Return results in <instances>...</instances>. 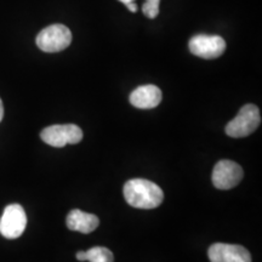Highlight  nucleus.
Returning <instances> with one entry per match:
<instances>
[{"instance_id":"1","label":"nucleus","mask_w":262,"mask_h":262,"mask_svg":"<svg viewBox=\"0 0 262 262\" xmlns=\"http://www.w3.org/2000/svg\"><path fill=\"white\" fill-rule=\"evenodd\" d=\"M124 198L136 209H156L163 203L164 192L155 182L146 179H133L124 185Z\"/></svg>"},{"instance_id":"2","label":"nucleus","mask_w":262,"mask_h":262,"mask_svg":"<svg viewBox=\"0 0 262 262\" xmlns=\"http://www.w3.org/2000/svg\"><path fill=\"white\" fill-rule=\"evenodd\" d=\"M261 124L260 110L255 104H245L237 117L226 125V134L233 139H242L255 133Z\"/></svg>"},{"instance_id":"3","label":"nucleus","mask_w":262,"mask_h":262,"mask_svg":"<svg viewBox=\"0 0 262 262\" xmlns=\"http://www.w3.org/2000/svg\"><path fill=\"white\" fill-rule=\"evenodd\" d=\"M83 130L75 124L51 125L40 133L41 140L49 146L61 148L66 145H77L83 140Z\"/></svg>"},{"instance_id":"4","label":"nucleus","mask_w":262,"mask_h":262,"mask_svg":"<svg viewBox=\"0 0 262 262\" xmlns=\"http://www.w3.org/2000/svg\"><path fill=\"white\" fill-rule=\"evenodd\" d=\"M72 42L70 28L63 25H51L44 28L37 37V45L44 52H60Z\"/></svg>"},{"instance_id":"5","label":"nucleus","mask_w":262,"mask_h":262,"mask_svg":"<svg viewBox=\"0 0 262 262\" xmlns=\"http://www.w3.org/2000/svg\"><path fill=\"white\" fill-rule=\"evenodd\" d=\"M188 48L195 56L205 60H214L225 52L226 41L220 35L196 34L189 39Z\"/></svg>"},{"instance_id":"6","label":"nucleus","mask_w":262,"mask_h":262,"mask_svg":"<svg viewBox=\"0 0 262 262\" xmlns=\"http://www.w3.org/2000/svg\"><path fill=\"white\" fill-rule=\"evenodd\" d=\"M27 216L19 204H10L5 208L0 219V234L6 239H16L25 232Z\"/></svg>"},{"instance_id":"7","label":"nucleus","mask_w":262,"mask_h":262,"mask_svg":"<svg viewBox=\"0 0 262 262\" xmlns=\"http://www.w3.org/2000/svg\"><path fill=\"white\" fill-rule=\"evenodd\" d=\"M244 171L242 166L233 160L224 159L216 163L212 170V185L217 189H231L242 181Z\"/></svg>"},{"instance_id":"8","label":"nucleus","mask_w":262,"mask_h":262,"mask_svg":"<svg viewBox=\"0 0 262 262\" xmlns=\"http://www.w3.org/2000/svg\"><path fill=\"white\" fill-rule=\"evenodd\" d=\"M210 262H251L248 249L238 244L215 243L208 250Z\"/></svg>"},{"instance_id":"9","label":"nucleus","mask_w":262,"mask_h":262,"mask_svg":"<svg viewBox=\"0 0 262 262\" xmlns=\"http://www.w3.org/2000/svg\"><path fill=\"white\" fill-rule=\"evenodd\" d=\"M162 91L156 85H142L130 94V103L140 110H152L162 102Z\"/></svg>"},{"instance_id":"10","label":"nucleus","mask_w":262,"mask_h":262,"mask_svg":"<svg viewBox=\"0 0 262 262\" xmlns=\"http://www.w3.org/2000/svg\"><path fill=\"white\" fill-rule=\"evenodd\" d=\"M66 224H67V227L71 231L80 232L83 234H89L98 227L100 220H98L96 215L89 214V212L79 210V209H74V210H72L68 214Z\"/></svg>"},{"instance_id":"11","label":"nucleus","mask_w":262,"mask_h":262,"mask_svg":"<svg viewBox=\"0 0 262 262\" xmlns=\"http://www.w3.org/2000/svg\"><path fill=\"white\" fill-rule=\"evenodd\" d=\"M77 260L89 262H114V256L108 248L94 247L88 251H78Z\"/></svg>"},{"instance_id":"12","label":"nucleus","mask_w":262,"mask_h":262,"mask_svg":"<svg viewBox=\"0 0 262 262\" xmlns=\"http://www.w3.org/2000/svg\"><path fill=\"white\" fill-rule=\"evenodd\" d=\"M160 0H146L142 5V11L148 18H156L159 15Z\"/></svg>"},{"instance_id":"13","label":"nucleus","mask_w":262,"mask_h":262,"mask_svg":"<svg viewBox=\"0 0 262 262\" xmlns=\"http://www.w3.org/2000/svg\"><path fill=\"white\" fill-rule=\"evenodd\" d=\"M126 8L130 12H136L137 11V5L135 4V3H129V4H126Z\"/></svg>"},{"instance_id":"14","label":"nucleus","mask_w":262,"mask_h":262,"mask_svg":"<svg viewBox=\"0 0 262 262\" xmlns=\"http://www.w3.org/2000/svg\"><path fill=\"white\" fill-rule=\"evenodd\" d=\"M3 117H4V106H3V101L0 98V122L3 120Z\"/></svg>"},{"instance_id":"15","label":"nucleus","mask_w":262,"mask_h":262,"mask_svg":"<svg viewBox=\"0 0 262 262\" xmlns=\"http://www.w3.org/2000/svg\"><path fill=\"white\" fill-rule=\"evenodd\" d=\"M118 2L123 3L124 5H126V4H129V3H135V0H118Z\"/></svg>"}]
</instances>
